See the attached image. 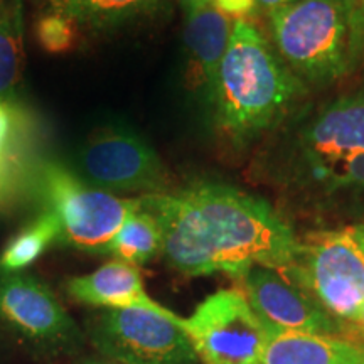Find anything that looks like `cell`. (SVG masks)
I'll return each instance as SVG.
<instances>
[{"label":"cell","mask_w":364,"mask_h":364,"mask_svg":"<svg viewBox=\"0 0 364 364\" xmlns=\"http://www.w3.org/2000/svg\"><path fill=\"white\" fill-rule=\"evenodd\" d=\"M140 201L161 226L164 258L188 277L228 273L240 280L257 265L285 270L300 250L270 204L230 186L196 184Z\"/></svg>","instance_id":"cell-1"},{"label":"cell","mask_w":364,"mask_h":364,"mask_svg":"<svg viewBox=\"0 0 364 364\" xmlns=\"http://www.w3.org/2000/svg\"><path fill=\"white\" fill-rule=\"evenodd\" d=\"M300 90L265 36L248 21H236L209 95L221 129L236 140L252 139L284 115Z\"/></svg>","instance_id":"cell-2"},{"label":"cell","mask_w":364,"mask_h":364,"mask_svg":"<svg viewBox=\"0 0 364 364\" xmlns=\"http://www.w3.org/2000/svg\"><path fill=\"white\" fill-rule=\"evenodd\" d=\"M351 0H297L270 14L273 43L289 66L314 83H329L353 65Z\"/></svg>","instance_id":"cell-3"},{"label":"cell","mask_w":364,"mask_h":364,"mask_svg":"<svg viewBox=\"0 0 364 364\" xmlns=\"http://www.w3.org/2000/svg\"><path fill=\"white\" fill-rule=\"evenodd\" d=\"M33 194L56 216L59 241L88 253H105L130 215L142 208L139 199L117 198L86 184L59 162L41 161Z\"/></svg>","instance_id":"cell-4"},{"label":"cell","mask_w":364,"mask_h":364,"mask_svg":"<svg viewBox=\"0 0 364 364\" xmlns=\"http://www.w3.org/2000/svg\"><path fill=\"white\" fill-rule=\"evenodd\" d=\"M284 272L336 321L351 324L364 306V248L351 228L309 235Z\"/></svg>","instance_id":"cell-5"},{"label":"cell","mask_w":364,"mask_h":364,"mask_svg":"<svg viewBox=\"0 0 364 364\" xmlns=\"http://www.w3.org/2000/svg\"><path fill=\"white\" fill-rule=\"evenodd\" d=\"M182 322L145 309L105 311L95 317L90 338L100 356L120 364H199Z\"/></svg>","instance_id":"cell-6"},{"label":"cell","mask_w":364,"mask_h":364,"mask_svg":"<svg viewBox=\"0 0 364 364\" xmlns=\"http://www.w3.org/2000/svg\"><path fill=\"white\" fill-rule=\"evenodd\" d=\"M203 364H262L268 332L241 289L218 290L182 322Z\"/></svg>","instance_id":"cell-7"},{"label":"cell","mask_w":364,"mask_h":364,"mask_svg":"<svg viewBox=\"0 0 364 364\" xmlns=\"http://www.w3.org/2000/svg\"><path fill=\"white\" fill-rule=\"evenodd\" d=\"M80 169L91 186L122 193H166L169 176L157 152L135 132L108 127L80 152Z\"/></svg>","instance_id":"cell-8"},{"label":"cell","mask_w":364,"mask_h":364,"mask_svg":"<svg viewBox=\"0 0 364 364\" xmlns=\"http://www.w3.org/2000/svg\"><path fill=\"white\" fill-rule=\"evenodd\" d=\"M240 282V289L265 326L268 338L277 332H307L336 338L343 334L338 321L287 272L257 265Z\"/></svg>","instance_id":"cell-9"},{"label":"cell","mask_w":364,"mask_h":364,"mask_svg":"<svg viewBox=\"0 0 364 364\" xmlns=\"http://www.w3.org/2000/svg\"><path fill=\"white\" fill-rule=\"evenodd\" d=\"M0 317L44 346H66L78 336L51 289L29 273L0 270Z\"/></svg>","instance_id":"cell-10"},{"label":"cell","mask_w":364,"mask_h":364,"mask_svg":"<svg viewBox=\"0 0 364 364\" xmlns=\"http://www.w3.org/2000/svg\"><path fill=\"white\" fill-rule=\"evenodd\" d=\"M39 127L22 102L0 98V211L12 208L27 194L39 162Z\"/></svg>","instance_id":"cell-11"},{"label":"cell","mask_w":364,"mask_h":364,"mask_svg":"<svg viewBox=\"0 0 364 364\" xmlns=\"http://www.w3.org/2000/svg\"><path fill=\"white\" fill-rule=\"evenodd\" d=\"M299 147L312 171L364 154V95L324 108L300 134Z\"/></svg>","instance_id":"cell-12"},{"label":"cell","mask_w":364,"mask_h":364,"mask_svg":"<svg viewBox=\"0 0 364 364\" xmlns=\"http://www.w3.org/2000/svg\"><path fill=\"white\" fill-rule=\"evenodd\" d=\"M68 294L76 302L86 306L102 307L107 311L120 309H145L171 318H179L177 314L161 306L145 292L144 280L139 268L130 263L113 260L105 263L88 275L75 277L68 282Z\"/></svg>","instance_id":"cell-13"},{"label":"cell","mask_w":364,"mask_h":364,"mask_svg":"<svg viewBox=\"0 0 364 364\" xmlns=\"http://www.w3.org/2000/svg\"><path fill=\"white\" fill-rule=\"evenodd\" d=\"M363 346L336 336L277 332L268 338L262 364H359Z\"/></svg>","instance_id":"cell-14"},{"label":"cell","mask_w":364,"mask_h":364,"mask_svg":"<svg viewBox=\"0 0 364 364\" xmlns=\"http://www.w3.org/2000/svg\"><path fill=\"white\" fill-rule=\"evenodd\" d=\"M233 24L225 14L208 4L188 12L184 27V41L191 56L198 65L208 93L215 88L218 71L230 46Z\"/></svg>","instance_id":"cell-15"},{"label":"cell","mask_w":364,"mask_h":364,"mask_svg":"<svg viewBox=\"0 0 364 364\" xmlns=\"http://www.w3.org/2000/svg\"><path fill=\"white\" fill-rule=\"evenodd\" d=\"M105 253L135 267L147 263L162 253L161 226L149 211L140 208L118 230Z\"/></svg>","instance_id":"cell-16"},{"label":"cell","mask_w":364,"mask_h":364,"mask_svg":"<svg viewBox=\"0 0 364 364\" xmlns=\"http://www.w3.org/2000/svg\"><path fill=\"white\" fill-rule=\"evenodd\" d=\"M53 12L70 17L76 24L107 29L130 17L147 12L157 0H49Z\"/></svg>","instance_id":"cell-17"},{"label":"cell","mask_w":364,"mask_h":364,"mask_svg":"<svg viewBox=\"0 0 364 364\" xmlns=\"http://www.w3.org/2000/svg\"><path fill=\"white\" fill-rule=\"evenodd\" d=\"M54 241H59V223L56 216L44 211L9 241L0 257V270H24L33 265Z\"/></svg>","instance_id":"cell-18"},{"label":"cell","mask_w":364,"mask_h":364,"mask_svg":"<svg viewBox=\"0 0 364 364\" xmlns=\"http://www.w3.org/2000/svg\"><path fill=\"white\" fill-rule=\"evenodd\" d=\"M21 2L0 9V98L11 97L24 63Z\"/></svg>","instance_id":"cell-19"},{"label":"cell","mask_w":364,"mask_h":364,"mask_svg":"<svg viewBox=\"0 0 364 364\" xmlns=\"http://www.w3.org/2000/svg\"><path fill=\"white\" fill-rule=\"evenodd\" d=\"M36 36L44 51L66 53L78 41V24L63 14H46L36 24Z\"/></svg>","instance_id":"cell-20"},{"label":"cell","mask_w":364,"mask_h":364,"mask_svg":"<svg viewBox=\"0 0 364 364\" xmlns=\"http://www.w3.org/2000/svg\"><path fill=\"white\" fill-rule=\"evenodd\" d=\"M314 172L329 191L364 189V154H356Z\"/></svg>","instance_id":"cell-21"},{"label":"cell","mask_w":364,"mask_h":364,"mask_svg":"<svg viewBox=\"0 0 364 364\" xmlns=\"http://www.w3.org/2000/svg\"><path fill=\"white\" fill-rule=\"evenodd\" d=\"M349 27H351L353 65H356L364 56V0H351Z\"/></svg>","instance_id":"cell-22"},{"label":"cell","mask_w":364,"mask_h":364,"mask_svg":"<svg viewBox=\"0 0 364 364\" xmlns=\"http://www.w3.org/2000/svg\"><path fill=\"white\" fill-rule=\"evenodd\" d=\"M211 6L236 22L247 21V17L257 11V0H211Z\"/></svg>","instance_id":"cell-23"},{"label":"cell","mask_w":364,"mask_h":364,"mask_svg":"<svg viewBox=\"0 0 364 364\" xmlns=\"http://www.w3.org/2000/svg\"><path fill=\"white\" fill-rule=\"evenodd\" d=\"M294 2H297V0H257V9L270 16V14L280 11V9L290 6Z\"/></svg>","instance_id":"cell-24"},{"label":"cell","mask_w":364,"mask_h":364,"mask_svg":"<svg viewBox=\"0 0 364 364\" xmlns=\"http://www.w3.org/2000/svg\"><path fill=\"white\" fill-rule=\"evenodd\" d=\"M348 331L351 332V334H356L354 336V343H356V339H364V306L361 307V311H359L356 318H354L351 324H348Z\"/></svg>","instance_id":"cell-25"},{"label":"cell","mask_w":364,"mask_h":364,"mask_svg":"<svg viewBox=\"0 0 364 364\" xmlns=\"http://www.w3.org/2000/svg\"><path fill=\"white\" fill-rule=\"evenodd\" d=\"M181 6L184 7L186 14L191 12V11H196V9L203 7V6H208V4H211V0H179Z\"/></svg>","instance_id":"cell-26"},{"label":"cell","mask_w":364,"mask_h":364,"mask_svg":"<svg viewBox=\"0 0 364 364\" xmlns=\"http://www.w3.org/2000/svg\"><path fill=\"white\" fill-rule=\"evenodd\" d=\"M80 364H120L117 361H112V359L108 358H103V356H90V358H85L83 361H80Z\"/></svg>","instance_id":"cell-27"},{"label":"cell","mask_w":364,"mask_h":364,"mask_svg":"<svg viewBox=\"0 0 364 364\" xmlns=\"http://www.w3.org/2000/svg\"><path fill=\"white\" fill-rule=\"evenodd\" d=\"M354 236H356V240L361 243V247L364 248V225L361 226H356V228H351Z\"/></svg>","instance_id":"cell-28"},{"label":"cell","mask_w":364,"mask_h":364,"mask_svg":"<svg viewBox=\"0 0 364 364\" xmlns=\"http://www.w3.org/2000/svg\"><path fill=\"white\" fill-rule=\"evenodd\" d=\"M359 364H364V346H363V353H361V359H359Z\"/></svg>","instance_id":"cell-29"}]
</instances>
